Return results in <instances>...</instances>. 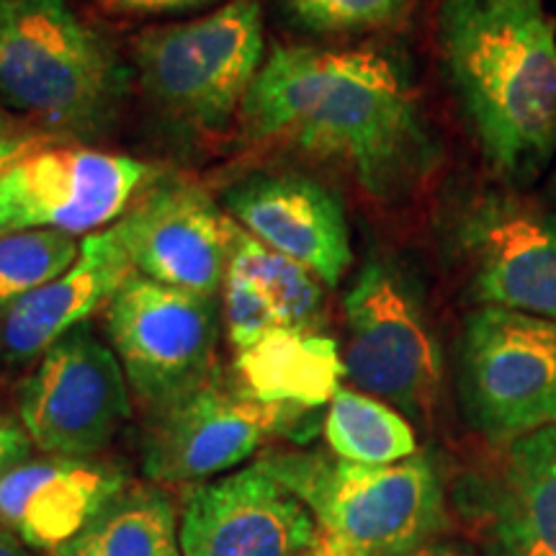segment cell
Returning a JSON list of instances; mask_svg holds the SVG:
<instances>
[{"instance_id":"cell-21","label":"cell","mask_w":556,"mask_h":556,"mask_svg":"<svg viewBox=\"0 0 556 556\" xmlns=\"http://www.w3.org/2000/svg\"><path fill=\"white\" fill-rule=\"evenodd\" d=\"M325 441L330 454L368 467L397 464L417 454L415 430L405 415L371 394L345 387L328 405Z\"/></svg>"},{"instance_id":"cell-32","label":"cell","mask_w":556,"mask_h":556,"mask_svg":"<svg viewBox=\"0 0 556 556\" xmlns=\"http://www.w3.org/2000/svg\"><path fill=\"white\" fill-rule=\"evenodd\" d=\"M11 122H9V111H5L3 106H0V137L11 135Z\"/></svg>"},{"instance_id":"cell-23","label":"cell","mask_w":556,"mask_h":556,"mask_svg":"<svg viewBox=\"0 0 556 556\" xmlns=\"http://www.w3.org/2000/svg\"><path fill=\"white\" fill-rule=\"evenodd\" d=\"M80 242L58 229L0 235V315L78 261Z\"/></svg>"},{"instance_id":"cell-1","label":"cell","mask_w":556,"mask_h":556,"mask_svg":"<svg viewBox=\"0 0 556 556\" xmlns=\"http://www.w3.org/2000/svg\"><path fill=\"white\" fill-rule=\"evenodd\" d=\"M250 137L336 160L377 201H402L438 165L402 67L379 50L274 47L240 109Z\"/></svg>"},{"instance_id":"cell-24","label":"cell","mask_w":556,"mask_h":556,"mask_svg":"<svg viewBox=\"0 0 556 556\" xmlns=\"http://www.w3.org/2000/svg\"><path fill=\"white\" fill-rule=\"evenodd\" d=\"M409 0H287L291 16L312 31L345 34L392 24Z\"/></svg>"},{"instance_id":"cell-12","label":"cell","mask_w":556,"mask_h":556,"mask_svg":"<svg viewBox=\"0 0 556 556\" xmlns=\"http://www.w3.org/2000/svg\"><path fill=\"white\" fill-rule=\"evenodd\" d=\"M456 250L484 307L556 319V212L513 191L482 193L458 219Z\"/></svg>"},{"instance_id":"cell-13","label":"cell","mask_w":556,"mask_h":556,"mask_svg":"<svg viewBox=\"0 0 556 556\" xmlns=\"http://www.w3.org/2000/svg\"><path fill=\"white\" fill-rule=\"evenodd\" d=\"M317 544L307 505L258 462L189 486L180 505L184 556H312Z\"/></svg>"},{"instance_id":"cell-15","label":"cell","mask_w":556,"mask_h":556,"mask_svg":"<svg viewBox=\"0 0 556 556\" xmlns=\"http://www.w3.org/2000/svg\"><path fill=\"white\" fill-rule=\"evenodd\" d=\"M456 507L486 556H556V426L507 443L495 469L458 484Z\"/></svg>"},{"instance_id":"cell-19","label":"cell","mask_w":556,"mask_h":556,"mask_svg":"<svg viewBox=\"0 0 556 556\" xmlns=\"http://www.w3.org/2000/svg\"><path fill=\"white\" fill-rule=\"evenodd\" d=\"M240 387L255 400L317 409L330 405L345 377L343 356L319 330L276 328L245 353H238Z\"/></svg>"},{"instance_id":"cell-26","label":"cell","mask_w":556,"mask_h":556,"mask_svg":"<svg viewBox=\"0 0 556 556\" xmlns=\"http://www.w3.org/2000/svg\"><path fill=\"white\" fill-rule=\"evenodd\" d=\"M93 3L114 16H155V13L201 9L214 0H93Z\"/></svg>"},{"instance_id":"cell-31","label":"cell","mask_w":556,"mask_h":556,"mask_svg":"<svg viewBox=\"0 0 556 556\" xmlns=\"http://www.w3.org/2000/svg\"><path fill=\"white\" fill-rule=\"evenodd\" d=\"M312 556H356V554H351L348 552V548H343V546H338L336 541H330V539H325L323 533H319V544H317V548H315V554Z\"/></svg>"},{"instance_id":"cell-6","label":"cell","mask_w":556,"mask_h":556,"mask_svg":"<svg viewBox=\"0 0 556 556\" xmlns=\"http://www.w3.org/2000/svg\"><path fill=\"white\" fill-rule=\"evenodd\" d=\"M456 389L469 428L500 446L556 426V319L471 312L456 343Z\"/></svg>"},{"instance_id":"cell-4","label":"cell","mask_w":556,"mask_h":556,"mask_svg":"<svg viewBox=\"0 0 556 556\" xmlns=\"http://www.w3.org/2000/svg\"><path fill=\"white\" fill-rule=\"evenodd\" d=\"M258 464L307 505L325 539L356 556H407L448 528L433 458L368 467L325 451H276Z\"/></svg>"},{"instance_id":"cell-33","label":"cell","mask_w":556,"mask_h":556,"mask_svg":"<svg viewBox=\"0 0 556 556\" xmlns=\"http://www.w3.org/2000/svg\"><path fill=\"white\" fill-rule=\"evenodd\" d=\"M548 191H552V197H556V173H554V178H552V186H548Z\"/></svg>"},{"instance_id":"cell-7","label":"cell","mask_w":556,"mask_h":556,"mask_svg":"<svg viewBox=\"0 0 556 556\" xmlns=\"http://www.w3.org/2000/svg\"><path fill=\"white\" fill-rule=\"evenodd\" d=\"M345 377L415 422H428L441 394L443 358L422 299L394 261L371 258L348 289Z\"/></svg>"},{"instance_id":"cell-20","label":"cell","mask_w":556,"mask_h":556,"mask_svg":"<svg viewBox=\"0 0 556 556\" xmlns=\"http://www.w3.org/2000/svg\"><path fill=\"white\" fill-rule=\"evenodd\" d=\"M54 556H184L180 513L160 486L127 484Z\"/></svg>"},{"instance_id":"cell-3","label":"cell","mask_w":556,"mask_h":556,"mask_svg":"<svg viewBox=\"0 0 556 556\" xmlns=\"http://www.w3.org/2000/svg\"><path fill=\"white\" fill-rule=\"evenodd\" d=\"M129 73L67 0H0V106L50 137L111 127Z\"/></svg>"},{"instance_id":"cell-29","label":"cell","mask_w":556,"mask_h":556,"mask_svg":"<svg viewBox=\"0 0 556 556\" xmlns=\"http://www.w3.org/2000/svg\"><path fill=\"white\" fill-rule=\"evenodd\" d=\"M407 556H479L475 548L458 544V541H446V539H438L430 541V544L415 548L413 554Z\"/></svg>"},{"instance_id":"cell-11","label":"cell","mask_w":556,"mask_h":556,"mask_svg":"<svg viewBox=\"0 0 556 556\" xmlns=\"http://www.w3.org/2000/svg\"><path fill=\"white\" fill-rule=\"evenodd\" d=\"M309 409L255 400L217 379L157 409L144 438V475L157 484H201L238 469L268 438L287 433Z\"/></svg>"},{"instance_id":"cell-18","label":"cell","mask_w":556,"mask_h":556,"mask_svg":"<svg viewBox=\"0 0 556 556\" xmlns=\"http://www.w3.org/2000/svg\"><path fill=\"white\" fill-rule=\"evenodd\" d=\"M135 274L111 227L86 235L78 261L65 274L21 296L0 315V358L5 364L41 358L60 338L109 307Z\"/></svg>"},{"instance_id":"cell-10","label":"cell","mask_w":556,"mask_h":556,"mask_svg":"<svg viewBox=\"0 0 556 556\" xmlns=\"http://www.w3.org/2000/svg\"><path fill=\"white\" fill-rule=\"evenodd\" d=\"M157 180L142 160L114 152L47 144L0 176V235L58 229L93 235L127 212Z\"/></svg>"},{"instance_id":"cell-14","label":"cell","mask_w":556,"mask_h":556,"mask_svg":"<svg viewBox=\"0 0 556 556\" xmlns=\"http://www.w3.org/2000/svg\"><path fill=\"white\" fill-rule=\"evenodd\" d=\"M227 219L201 186L157 178L111 232L139 276L217 296L229 261Z\"/></svg>"},{"instance_id":"cell-8","label":"cell","mask_w":556,"mask_h":556,"mask_svg":"<svg viewBox=\"0 0 556 556\" xmlns=\"http://www.w3.org/2000/svg\"><path fill=\"white\" fill-rule=\"evenodd\" d=\"M217 296L135 274L106 307V330L129 389L152 413L212 379Z\"/></svg>"},{"instance_id":"cell-17","label":"cell","mask_w":556,"mask_h":556,"mask_svg":"<svg viewBox=\"0 0 556 556\" xmlns=\"http://www.w3.org/2000/svg\"><path fill=\"white\" fill-rule=\"evenodd\" d=\"M127 484L122 469L96 458H26L0 471V528L54 554Z\"/></svg>"},{"instance_id":"cell-28","label":"cell","mask_w":556,"mask_h":556,"mask_svg":"<svg viewBox=\"0 0 556 556\" xmlns=\"http://www.w3.org/2000/svg\"><path fill=\"white\" fill-rule=\"evenodd\" d=\"M31 438L21 422L0 415V471L16 467L31 456Z\"/></svg>"},{"instance_id":"cell-22","label":"cell","mask_w":556,"mask_h":556,"mask_svg":"<svg viewBox=\"0 0 556 556\" xmlns=\"http://www.w3.org/2000/svg\"><path fill=\"white\" fill-rule=\"evenodd\" d=\"M227 268L248 276L255 287L266 291L283 328L319 330L325 294L319 278L309 268L276 253L266 242L242 229L232 217L227 219Z\"/></svg>"},{"instance_id":"cell-25","label":"cell","mask_w":556,"mask_h":556,"mask_svg":"<svg viewBox=\"0 0 556 556\" xmlns=\"http://www.w3.org/2000/svg\"><path fill=\"white\" fill-rule=\"evenodd\" d=\"M222 315H225L229 343L238 353L250 351L268 332L283 328L266 291L255 287L248 276L229 268L225 276V287H222Z\"/></svg>"},{"instance_id":"cell-5","label":"cell","mask_w":556,"mask_h":556,"mask_svg":"<svg viewBox=\"0 0 556 556\" xmlns=\"http://www.w3.org/2000/svg\"><path fill=\"white\" fill-rule=\"evenodd\" d=\"M139 80L165 114L201 131L225 129L263 67L258 0H229L208 16L155 26L135 39Z\"/></svg>"},{"instance_id":"cell-27","label":"cell","mask_w":556,"mask_h":556,"mask_svg":"<svg viewBox=\"0 0 556 556\" xmlns=\"http://www.w3.org/2000/svg\"><path fill=\"white\" fill-rule=\"evenodd\" d=\"M50 135H45V131L34 129V131H11V135L0 137V176H3L5 170L13 168V165L18 163V160L34 155V152L47 148V144H52Z\"/></svg>"},{"instance_id":"cell-16","label":"cell","mask_w":556,"mask_h":556,"mask_svg":"<svg viewBox=\"0 0 556 556\" xmlns=\"http://www.w3.org/2000/svg\"><path fill=\"white\" fill-rule=\"evenodd\" d=\"M227 214L276 253L338 287L353 263L351 232L338 197L304 176H253L225 191Z\"/></svg>"},{"instance_id":"cell-2","label":"cell","mask_w":556,"mask_h":556,"mask_svg":"<svg viewBox=\"0 0 556 556\" xmlns=\"http://www.w3.org/2000/svg\"><path fill=\"white\" fill-rule=\"evenodd\" d=\"M438 45L486 163L513 189L556 152V29L544 0H441Z\"/></svg>"},{"instance_id":"cell-30","label":"cell","mask_w":556,"mask_h":556,"mask_svg":"<svg viewBox=\"0 0 556 556\" xmlns=\"http://www.w3.org/2000/svg\"><path fill=\"white\" fill-rule=\"evenodd\" d=\"M0 556H34V554L24 541L13 536L11 531H3V528H0Z\"/></svg>"},{"instance_id":"cell-9","label":"cell","mask_w":556,"mask_h":556,"mask_svg":"<svg viewBox=\"0 0 556 556\" xmlns=\"http://www.w3.org/2000/svg\"><path fill=\"white\" fill-rule=\"evenodd\" d=\"M129 392L114 348L103 345L88 323L78 325L21 387V426L45 454L93 458L129 420Z\"/></svg>"}]
</instances>
